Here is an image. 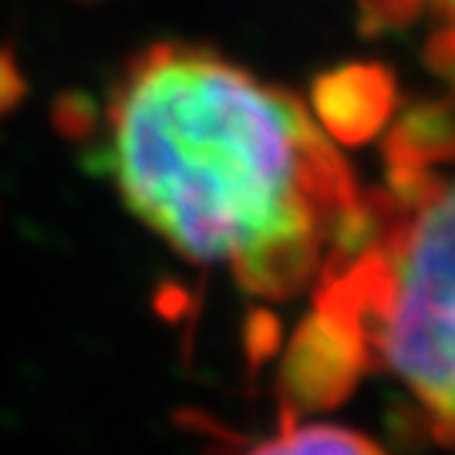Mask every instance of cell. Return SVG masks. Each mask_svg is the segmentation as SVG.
<instances>
[{
	"instance_id": "cell-1",
	"label": "cell",
	"mask_w": 455,
	"mask_h": 455,
	"mask_svg": "<svg viewBox=\"0 0 455 455\" xmlns=\"http://www.w3.org/2000/svg\"><path fill=\"white\" fill-rule=\"evenodd\" d=\"M105 169L182 260L270 304L314 291L361 223L364 189L310 108L193 44L125 65L105 105Z\"/></svg>"
},
{
	"instance_id": "cell-2",
	"label": "cell",
	"mask_w": 455,
	"mask_h": 455,
	"mask_svg": "<svg viewBox=\"0 0 455 455\" xmlns=\"http://www.w3.org/2000/svg\"><path fill=\"white\" fill-rule=\"evenodd\" d=\"M310 310L385 374L422 432L455 455V112H405L385 139V180L364 193L351 243L324 267Z\"/></svg>"
},
{
	"instance_id": "cell-3",
	"label": "cell",
	"mask_w": 455,
	"mask_h": 455,
	"mask_svg": "<svg viewBox=\"0 0 455 455\" xmlns=\"http://www.w3.org/2000/svg\"><path fill=\"white\" fill-rule=\"evenodd\" d=\"M361 374L364 368L351 338L338 324L310 310L307 321L297 327V334L287 344L283 374H280L287 415L338 405L358 385Z\"/></svg>"
},
{
	"instance_id": "cell-4",
	"label": "cell",
	"mask_w": 455,
	"mask_h": 455,
	"mask_svg": "<svg viewBox=\"0 0 455 455\" xmlns=\"http://www.w3.org/2000/svg\"><path fill=\"white\" fill-rule=\"evenodd\" d=\"M314 122L331 142L358 146L388 125L395 115V78L381 65H344L314 84Z\"/></svg>"
},
{
	"instance_id": "cell-5",
	"label": "cell",
	"mask_w": 455,
	"mask_h": 455,
	"mask_svg": "<svg viewBox=\"0 0 455 455\" xmlns=\"http://www.w3.org/2000/svg\"><path fill=\"white\" fill-rule=\"evenodd\" d=\"M243 455H388L378 442L355 428L327 422H297L283 411V422L270 439L257 442Z\"/></svg>"
},
{
	"instance_id": "cell-6",
	"label": "cell",
	"mask_w": 455,
	"mask_h": 455,
	"mask_svg": "<svg viewBox=\"0 0 455 455\" xmlns=\"http://www.w3.org/2000/svg\"><path fill=\"white\" fill-rule=\"evenodd\" d=\"M378 11L395 20V17H415L419 11L435 14L439 28L428 41V61L445 82L452 84V101L449 108L455 112V0H374Z\"/></svg>"
},
{
	"instance_id": "cell-7",
	"label": "cell",
	"mask_w": 455,
	"mask_h": 455,
	"mask_svg": "<svg viewBox=\"0 0 455 455\" xmlns=\"http://www.w3.org/2000/svg\"><path fill=\"white\" fill-rule=\"evenodd\" d=\"M24 98V78L17 71V61L11 51L0 48V115L17 108V101Z\"/></svg>"
}]
</instances>
